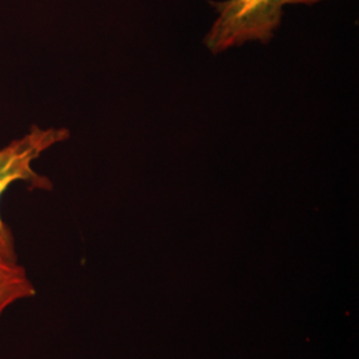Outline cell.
<instances>
[{
    "label": "cell",
    "mask_w": 359,
    "mask_h": 359,
    "mask_svg": "<svg viewBox=\"0 0 359 359\" xmlns=\"http://www.w3.org/2000/svg\"><path fill=\"white\" fill-rule=\"evenodd\" d=\"M36 294L35 285L18 262L0 256V318L13 304Z\"/></svg>",
    "instance_id": "3"
},
{
    "label": "cell",
    "mask_w": 359,
    "mask_h": 359,
    "mask_svg": "<svg viewBox=\"0 0 359 359\" xmlns=\"http://www.w3.org/2000/svg\"><path fill=\"white\" fill-rule=\"evenodd\" d=\"M309 0H226L216 3L218 18L206 34L205 46L213 52L226 51L248 41L269 43L281 25L286 4Z\"/></svg>",
    "instance_id": "1"
},
{
    "label": "cell",
    "mask_w": 359,
    "mask_h": 359,
    "mask_svg": "<svg viewBox=\"0 0 359 359\" xmlns=\"http://www.w3.org/2000/svg\"><path fill=\"white\" fill-rule=\"evenodd\" d=\"M69 137L65 128H40L34 126L22 137L0 149V200L15 182H29L40 189H50L51 182L34 169V163L53 145ZM0 256L18 261L13 231L0 213Z\"/></svg>",
    "instance_id": "2"
}]
</instances>
